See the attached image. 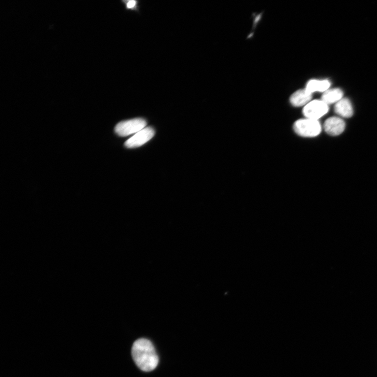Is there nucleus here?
<instances>
[{
  "label": "nucleus",
  "mask_w": 377,
  "mask_h": 377,
  "mask_svg": "<svg viewBox=\"0 0 377 377\" xmlns=\"http://www.w3.org/2000/svg\"><path fill=\"white\" fill-rule=\"evenodd\" d=\"M154 135L155 131L152 128L146 127L129 139L125 146L129 148L140 147L152 139Z\"/></svg>",
  "instance_id": "nucleus-5"
},
{
  "label": "nucleus",
  "mask_w": 377,
  "mask_h": 377,
  "mask_svg": "<svg viewBox=\"0 0 377 377\" xmlns=\"http://www.w3.org/2000/svg\"><path fill=\"white\" fill-rule=\"evenodd\" d=\"M328 105L322 100H314L305 107L303 113L308 118L318 120L328 111Z\"/></svg>",
  "instance_id": "nucleus-4"
},
{
  "label": "nucleus",
  "mask_w": 377,
  "mask_h": 377,
  "mask_svg": "<svg viewBox=\"0 0 377 377\" xmlns=\"http://www.w3.org/2000/svg\"><path fill=\"white\" fill-rule=\"evenodd\" d=\"M136 5H137V2L135 1H130L128 3L127 7L129 9H132V8H134Z\"/></svg>",
  "instance_id": "nucleus-11"
},
{
  "label": "nucleus",
  "mask_w": 377,
  "mask_h": 377,
  "mask_svg": "<svg viewBox=\"0 0 377 377\" xmlns=\"http://www.w3.org/2000/svg\"><path fill=\"white\" fill-rule=\"evenodd\" d=\"M132 355L136 365L145 372L153 371L159 363V358L153 344L145 339H140L134 342Z\"/></svg>",
  "instance_id": "nucleus-1"
},
{
  "label": "nucleus",
  "mask_w": 377,
  "mask_h": 377,
  "mask_svg": "<svg viewBox=\"0 0 377 377\" xmlns=\"http://www.w3.org/2000/svg\"><path fill=\"white\" fill-rule=\"evenodd\" d=\"M312 98V94L305 90H299L291 96L290 101L295 107H299L307 105Z\"/></svg>",
  "instance_id": "nucleus-8"
},
{
  "label": "nucleus",
  "mask_w": 377,
  "mask_h": 377,
  "mask_svg": "<svg viewBox=\"0 0 377 377\" xmlns=\"http://www.w3.org/2000/svg\"><path fill=\"white\" fill-rule=\"evenodd\" d=\"M334 110L338 115L346 118L351 117L354 113L350 101L346 98H343L336 103Z\"/></svg>",
  "instance_id": "nucleus-7"
},
{
  "label": "nucleus",
  "mask_w": 377,
  "mask_h": 377,
  "mask_svg": "<svg viewBox=\"0 0 377 377\" xmlns=\"http://www.w3.org/2000/svg\"><path fill=\"white\" fill-rule=\"evenodd\" d=\"M330 85L328 80H312L307 83L306 90L311 94L316 92H325Z\"/></svg>",
  "instance_id": "nucleus-9"
},
{
  "label": "nucleus",
  "mask_w": 377,
  "mask_h": 377,
  "mask_svg": "<svg viewBox=\"0 0 377 377\" xmlns=\"http://www.w3.org/2000/svg\"><path fill=\"white\" fill-rule=\"evenodd\" d=\"M325 131L329 135L338 136L345 130V123L344 120L338 117H331L326 120L324 124Z\"/></svg>",
  "instance_id": "nucleus-6"
},
{
  "label": "nucleus",
  "mask_w": 377,
  "mask_h": 377,
  "mask_svg": "<svg viewBox=\"0 0 377 377\" xmlns=\"http://www.w3.org/2000/svg\"><path fill=\"white\" fill-rule=\"evenodd\" d=\"M146 125V120L141 118L124 120L116 125L115 132L119 137H128L129 135L138 133L145 128Z\"/></svg>",
  "instance_id": "nucleus-3"
},
{
  "label": "nucleus",
  "mask_w": 377,
  "mask_h": 377,
  "mask_svg": "<svg viewBox=\"0 0 377 377\" xmlns=\"http://www.w3.org/2000/svg\"><path fill=\"white\" fill-rule=\"evenodd\" d=\"M294 129L298 135L305 138L317 137L322 131L321 125L318 120L308 118L297 120Z\"/></svg>",
  "instance_id": "nucleus-2"
},
{
  "label": "nucleus",
  "mask_w": 377,
  "mask_h": 377,
  "mask_svg": "<svg viewBox=\"0 0 377 377\" xmlns=\"http://www.w3.org/2000/svg\"><path fill=\"white\" fill-rule=\"evenodd\" d=\"M343 93L340 89H333L327 90L322 97V100L327 105L337 103L343 99Z\"/></svg>",
  "instance_id": "nucleus-10"
}]
</instances>
